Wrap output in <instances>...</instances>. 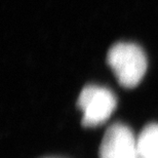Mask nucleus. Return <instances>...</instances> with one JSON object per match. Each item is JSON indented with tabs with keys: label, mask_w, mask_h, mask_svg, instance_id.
<instances>
[{
	"label": "nucleus",
	"mask_w": 158,
	"mask_h": 158,
	"mask_svg": "<svg viewBox=\"0 0 158 158\" xmlns=\"http://www.w3.org/2000/svg\"><path fill=\"white\" fill-rule=\"evenodd\" d=\"M137 142L139 158H158V123L145 126Z\"/></svg>",
	"instance_id": "obj_4"
},
{
	"label": "nucleus",
	"mask_w": 158,
	"mask_h": 158,
	"mask_svg": "<svg viewBox=\"0 0 158 158\" xmlns=\"http://www.w3.org/2000/svg\"><path fill=\"white\" fill-rule=\"evenodd\" d=\"M116 105V97L108 88L97 85L85 86L77 100V107L83 112L82 125L94 127L105 123L114 112Z\"/></svg>",
	"instance_id": "obj_2"
},
{
	"label": "nucleus",
	"mask_w": 158,
	"mask_h": 158,
	"mask_svg": "<svg viewBox=\"0 0 158 158\" xmlns=\"http://www.w3.org/2000/svg\"><path fill=\"white\" fill-rule=\"evenodd\" d=\"M100 158H139L138 142L134 132L123 123L110 125L99 150Z\"/></svg>",
	"instance_id": "obj_3"
},
{
	"label": "nucleus",
	"mask_w": 158,
	"mask_h": 158,
	"mask_svg": "<svg viewBox=\"0 0 158 158\" xmlns=\"http://www.w3.org/2000/svg\"><path fill=\"white\" fill-rule=\"evenodd\" d=\"M107 62L120 85L132 88L140 83L147 71V58L135 43L119 42L109 49Z\"/></svg>",
	"instance_id": "obj_1"
}]
</instances>
